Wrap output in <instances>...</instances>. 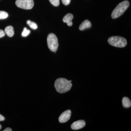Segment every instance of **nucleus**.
I'll use <instances>...</instances> for the list:
<instances>
[{"label": "nucleus", "mask_w": 131, "mask_h": 131, "mask_svg": "<svg viewBox=\"0 0 131 131\" xmlns=\"http://www.w3.org/2000/svg\"><path fill=\"white\" fill-rule=\"evenodd\" d=\"M5 31H4L2 30H0V38L3 37H5Z\"/></svg>", "instance_id": "nucleus-17"}, {"label": "nucleus", "mask_w": 131, "mask_h": 131, "mask_svg": "<svg viewBox=\"0 0 131 131\" xmlns=\"http://www.w3.org/2000/svg\"><path fill=\"white\" fill-rule=\"evenodd\" d=\"M5 120V118L2 115L0 114V121H4Z\"/></svg>", "instance_id": "nucleus-18"}, {"label": "nucleus", "mask_w": 131, "mask_h": 131, "mask_svg": "<svg viewBox=\"0 0 131 131\" xmlns=\"http://www.w3.org/2000/svg\"><path fill=\"white\" fill-rule=\"evenodd\" d=\"M15 4L17 7L22 9H32L34 6L33 0H16Z\"/></svg>", "instance_id": "nucleus-5"}, {"label": "nucleus", "mask_w": 131, "mask_h": 131, "mask_svg": "<svg viewBox=\"0 0 131 131\" xmlns=\"http://www.w3.org/2000/svg\"><path fill=\"white\" fill-rule=\"evenodd\" d=\"M8 16V14L7 12L4 11H0V19L7 18Z\"/></svg>", "instance_id": "nucleus-13"}, {"label": "nucleus", "mask_w": 131, "mask_h": 131, "mask_svg": "<svg viewBox=\"0 0 131 131\" xmlns=\"http://www.w3.org/2000/svg\"><path fill=\"white\" fill-rule=\"evenodd\" d=\"M27 24L33 30H36L38 28L37 25L35 22H32L30 20H27Z\"/></svg>", "instance_id": "nucleus-12"}, {"label": "nucleus", "mask_w": 131, "mask_h": 131, "mask_svg": "<svg viewBox=\"0 0 131 131\" xmlns=\"http://www.w3.org/2000/svg\"><path fill=\"white\" fill-rule=\"evenodd\" d=\"M30 31L28 30L26 27H25L21 33V35L23 37H26L30 34Z\"/></svg>", "instance_id": "nucleus-14"}, {"label": "nucleus", "mask_w": 131, "mask_h": 131, "mask_svg": "<svg viewBox=\"0 0 131 131\" xmlns=\"http://www.w3.org/2000/svg\"><path fill=\"white\" fill-rule=\"evenodd\" d=\"M2 128V126L1 125V124H0V130Z\"/></svg>", "instance_id": "nucleus-20"}, {"label": "nucleus", "mask_w": 131, "mask_h": 131, "mask_svg": "<svg viewBox=\"0 0 131 131\" xmlns=\"http://www.w3.org/2000/svg\"><path fill=\"white\" fill-rule=\"evenodd\" d=\"M122 105L124 107L126 108L130 107L131 105V101L127 97H125L122 99Z\"/></svg>", "instance_id": "nucleus-11"}, {"label": "nucleus", "mask_w": 131, "mask_h": 131, "mask_svg": "<svg viewBox=\"0 0 131 131\" xmlns=\"http://www.w3.org/2000/svg\"><path fill=\"white\" fill-rule=\"evenodd\" d=\"M71 82L65 78H59L55 81L54 86L58 93H64L70 90L72 86Z\"/></svg>", "instance_id": "nucleus-1"}, {"label": "nucleus", "mask_w": 131, "mask_h": 131, "mask_svg": "<svg viewBox=\"0 0 131 131\" xmlns=\"http://www.w3.org/2000/svg\"><path fill=\"white\" fill-rule=\"evenodd\" d=\"M47 43L48 47L51 51L56 52L58 47V42L57 38L55 34L50 33L47 38Z\"/></svg>", "instance_id": "nucleus-4"}, {"label": "nucleus", "mask_w": 131, "mask_h": 131, "mask_svg": "<svg viewBox=\"0 0 131 131\" xmlns=\"http://www.w3.org/2000/svg\"><path fill=\"white\" fill-rule=\"evenodd\" d=\"M62 1L64 5L67 6L70 3L71 0H62Z\"/></svg>", "instance_id": "nucleus-16"}, {"label": "nucleus", "mask_w": 131, "mask_h": 131, "mask_svg": "<svg viewBox=\"0 0 131 131\" xmlns=\"http://www.w3.org/2000/svg\"><path fill=\"white\" fill-rule=\"evenodd\" d=\"M74 16L71 14L69 13L64 16L63 19V20L64 23H66L69 26H71L73 25L72 20Z\"/></svg>", "instance_id": "nucleus-8"}, {"label": "nucleus", "mask_w": 131, "mask_h": 131, "mask_svg": "<svg viewBox=\"0 0 131 131\" xmlns=\"http://www.w3.org/2000/svg\"><path fill=\"white\" fill-rule=\"evenodd\" d=\"M109 44L114 47H125L127 44L126 39L119 36H113L111 37L108 40Z\"/></svg>", "instance_id": "nucleus-3"}, {"label": "nucleus", "mask_w": 131, "mask_h": 131, "mask_svg": "<svg viewBox=\"0 0 131 131\" xmlns=\"http://www.w3.org/2000/svg\"><path fill=\"white\" fill-rule=\"evenodd\" d=\"M12 129L9 128V127H7V128H6V129H5V130H3V131H12Z\"/></svg>", "instance_id": "nucleus-19"}, {"label": "nucleus", "mask_w": 131, "mask_h": 131, "mask_svg": "<svg viewBox=\"0 0 131 131\" xmlns=\"http://www.w3.org/2000/svg\"><path fill=\"white\" fill-rule=\"evenodd\" d=\"M71 113L70 110H66L61 115L59 118V121L61 123L67 122L70 119Z\"/></svg>", "instance_id": "nucleus-6"}, {"label": "nucleus", "mask_w": 131, "mask_h": 131, "mask_svg": "<svg viewBox=\"0 0 131 131\" xmlns=\"http://www.w3.org/2000/svg\"><path fill=\"white\" fill-rule=\"evenodd\" d=\"M86 123L83 120H79L75 121L71 125V128L73 130H79L85 126Z\"/></svg>", "instance_id": "nucleus-7"}, {"label": "nucleus", "mask_w": 131, "mask_h": 131, "mask_svg": "<svg viewBox=\"0 0 131 131\" xmlns=\"http://www.w3.org/2000/svg\"><path fill=\"white\" fill-rule=\"evenodd\" d=\"M49 1L51 4L55 6H58L60 3L59 0H49Z\"/></svg>", "instance_id": "nucleus-15"}, {"label": "nucleus", "mask_w": 131, "mask_h": 131, "mask_svg": "<svg viewBox=\"0 0 131 131\" xmlns=\"http://www.w3.org/2000/svg\"><path fill=\"white\" fill-rule=\"evenodd\" d=\"M91 22L88 20H86L80 25V27H79V29H80V30H84L85 29H87V28H90L91 27Z\"/></svg>", "instance_id": "nucleus-9"}, {"label": "nucleus", "mask_w": 131, "mask_h": 131, "mask_svg": "<svg viewBox=\"0 0 131 131\" xmlns=\"http://www.w3.org/2000/svg\"><path fill=\"white\" fill-rule=\"evenodd\" d=\"M130 3L127 1L120 3L114 9L112 13V17L113 19H116L122 15L129 7Z\"/></svg>", "instance_id": "nucleus-2"}, {"label": "nucleus", "mask_w": 131, "mask_h": 131, "mask_svg": "<svg viewBox=\"0 0 131 131\" xmlns=\"http://www.w3.org/2000/svg\"><path fill=\"white\" fill-rule=\"evenodd\" d=\"M5 32L9 37H12L14 35V31L13 27L11 26H8L5 28Z\"/></svg>", "instance_id": "nucleus-10"}]
</instances>
